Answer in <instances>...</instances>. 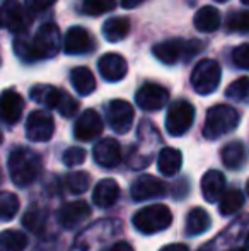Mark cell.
I'll return each instance as SVG.
<instances>
[{
	"instance_id": "6da1fadb",
	"label": "cell",
	"mask_w": 249,
	"mask_h": 251,
	"mask_svg": "<svg viewBox=\"0 0 249 251\" xmlns=\"http://www.w3.org/2000/svg\"><path fill=\"white\" fill-rule=\"evenodd\" d=\"M7 168L10 173V179L19 188L33 185L41 173V157L34 151L27 147H17L10 152Z\"/></svg>"
},
{
	"instance_id": "7a4b0ae2",
	"label": "cell",
	"mask_w": 249,
	"mask_h": 251,
	"mask_svg": "<svg viewBox=\"0 0 249 251\" xmlns=\"http://www.w3.org/2000/svg\"><path fill=\"white\" fill-rule=\"evenodd\" d=\"M120 231L121 222L118 219H101L80 232L68 251H103Z\"/></svg>"
},
{
	"instance_id": "3957f363",
	"label": "cell",
	"mask_w": 249,
	"mask_h": 251,
	"mask_svg": "<svg viewBox=\"0 0 249 251\" xmlns=\"http://www.w3.org/2000/svg\"><path fill=\"white\" fill-rule=\"evenodd\" d=\"M241 122V116L232 106L217 104L208 109L203 125V137L208 140H217L220 137L227 135L229 132L237 128Z\"/></svg>"
},
{
	"instance_id": "277c9868",
	"label": "cell",
	"mask_w": 249,
	"mask_h": 251,
	"mask_svg": "<svg viewBox=\"0 0 249 251\" xmlns=\"http://www.w3.org/2000/svg\"><path fill=\"white\" fill-rule=\"evenodd\" d=\"M203 50V43L198 40H167L157 43L152 48V53L159 62L166 65H174L178 62H189Z\"/></svg>"
},
{
	"instance_id": "5b68a950",
	"label": "cell",
	"mask_w": 249,
	"mask_h": 251,
	"mask_svg": "<svg viewBox=\"0 0 249 251\" xmlns=\"http://www.w3.org/2000/svg\"><path fill=\"white\" fill-rule=\"evenodd\" d=\"M132 222L138 232L150 236L169 227L173 224V214H171L169 207H166L162 203H156V205H149V207H143L138 212H135Z\"/></svg>"
},
{
	"instance_id": "8992f818",
	"label": "cell",
	"mask_w": 249,
	"mask_h": 251,
	"mask_svg": "<svg viewBox=\"0 0 249 251\" xmlns=\"http://www.w3.org/2000/svg\"><path fill=\"white\" fill-rule=\"evenodd\" d=\"M222 79V69L215 60L205 58L195 65L191 72V86L202 96L212 94Z\"/></svg>"
},
{
	"instance_id": "52a82bcc",
	"label": "cell",
	"mask_w": 249,
	"mask_h": 251,
	"mask_svg": "<svg viewBox=\"0 0 249 251\" xmlns=\"http://www.w3.org/2000/svg\"><path fill=\"white\" fill-rule=\"evenodd\" d=\"M193 122H195V108L191 102L180 100L174 101L167 109L166 116V130L169 135L181 137L191 128Z\"/></svg>"
},
{
	"instance_id": "ba28073f",
	"label": "cell",
	"mask_w": 249,
	"mask_h": 251,
	"mask_svg": "<svg viewBox=\"0 0 249 251\" xmlns=\"http://www.w3.org/2000/svg\"><path fill=\"white\" fill-rule=\"evenodd\" d=\"M34 51H36L38 60H50L57 56L62 47L60 29L57 24L46 23L38 29V33L33 38Z\"/></svg>"
},
{
	"instance_id": "9c48e42d",
	"label": "cell",
	"mask_w": 249,
	"mask_h": 251,
	"mask_svg": "<svg viewBox=\"0 0 249 251\" xmlns=\"http://www.w3.org/2000/svg\"><path fill=\"white\" fill-rule=\"evenodd\" d=\"M53 132L55 122L50 113L41 109L29 113L26 122V137L31 142H48L53 137Z\"/></svg>"
},
{
	"instance_id": "30bf717a",
	"label": "cell",
	"mask_w": 249,
	"mask_h": 251,
	"mask_svg": "<svg viewBox=\"0 0 249 251\" xmlns=\"http://www.w3.org/2000/svg\"><path fill=\"white\" fill-rule=\"evenodd\" d=\"M104 123L96 109H86L73 125V137L80 142H91L103 133Z\"/></svg>"
},
{
	"instance_id": "8fae6325",
	"label": "cell",
	"mask_w": 249,
	"mask_h": 251,
	"mask_svg": "<svg viewBox=\"0 0 249 251\" xmlns=\"http://www.w3.org/2000/svg\"><path fill=\"white\" fill-rule=\"evenodd\" d=\"M135 101L138 108L143 111H157L162 109L169 101V91L166 87L159 86V84H143L135 94Z\"/></svg>"
},
{
	"instance_id": "7c38bea8",
	"label": "cell",
	"mask_w": 249,
	"mask_h": 251,
	"mask_svg": "<svg viewBox=\"0 0 249 251\" xmlns=\"http://www.w3.org/2000/svg\"><path fill=\"white\" fill-rule=\"evenodd\" d=\"M133 118H135V113H133V106L128 101L113 100L108 104V122H110L113 132L120 133V135L130 132Z\"/></svg>"
},
{
	"instance_id": "4fadbf2b",
	"label": "cell",
	"mask_w": 249,
	"mask_h": 251,
	"mask_svg": "<svg viewBox=\"0 0 249 251\" xmlns=\"http://www.w3.org/2000/svg\"><path fill=\"white\" fill-rule=\"evenodd\" d=\"M130 193H132V199L135 201L160 199V197H164L167 193V185L162 181V179L157 178V176L142 175L140 178H136L135 183H133Z\"/></svg>"
},
{
	"instance_id": "5bb4252c",
	"label": "cell",
	"mask_w": 249,
	"mask_h": 251,
	"mask_svg": "<svg viewBox=\"0 0 249 251\" xmlns=\"http://www.w3.org/2000/svg\"><path fill=\"white\" fill-rule=\"evenodd\" d=\"M248 224H249V215H241V217H237L232 224L227 226V229L222 232V234L217 236V238L212 239V241H208L206 245H203L198 251H222L224 248H227V246L234 245V243L243 236V232Z\"/></svg>"
},
{
	"instance_id": "9a60e30c",
	"label": "cell",
	"mask_w": 249,
	"mask_h": 251,
	"mask_svg": "<svg viewBox=\"0 0 249 251\" xmlns=\"http://www.w3.org/2000/svg\"><path fill=\"white\" fill-rule=\"evenodd\" d=\"M89 215H91L89 205L84 200H75V201H70V203L62 205L60 210H58L57 219H58V224L63 229H75L80 224H84L89 219Z\"/></svg>"
},
{
	"instance_id": "2e32d148",
	"label": "cell",
	"mask_w": 249,
	"mask_h": 251,
	"mask_svg": "<svg viewBox=\"0 0 249 251\" xmlns=\"http://www.w3.org/2000/svg\"><path fill=\"white\" fill-rule=\"evenodd\" d=\"M63 50L68 55H86L94 50V40L86 27L73 26L67 31L63 40Z\"/></svg>"
},
{
	"instance_id": "e0dca14e",
	"label": "cell",
	"mask_w": 249,
	"mask_h": 251,
	"mask_svg": "<svg viewBox=\"0 0 249 251\" xmlns=\"http://www.w3.org/2000/svg\"><path fill=\"white\" fill-rule=\"evenodd\" d=\"M97 69H99V74L104 80H108V82H118L128 72V63L118 53H106L97 62Z\"/></svg>"
},
{
	"instance_id": "ac0fdd59",
	"label": "cell",
	"mask_w": 249,
	"mask_h": 251,
	"mask_svg": "<svg viewBox=\"0 0 249 251\" xmlns=\"http://www.w3.org/2000/svg\"><path fill=\"white\" fill-rule=\"evenodd\" d=\"M94 161L101 166V168H116L121 162V147L120 142L114 139H103L94 146L92 151Z\"/></svg>"
},
{
	"instance_id": "d6986e66",
	"label": "cell",
	"mask_w": 249,
	"mask_h": 251,
	"mask_svg": "<svg viewBox=\"0 0 249 251\" xmlns=\"http://www.w3.org/2000/svg\"><path fill=\"white\" fill-rule=\"evenodd\" d=\"M2 24L12 33H23L26 27V10L19 0H2Z\"/></svg>"
},
{
	"instance_id": "ffe728a7",
	"label": "cell",
	"mask_w": 249,
	"mask_h": 251,
	"mask_svg": "<svg viewBox=\"0 0 249 251\" xmlns=\"http://www.w3.org/2000/svg\"><path fill=\"white\" fill-rule=\"evenodd\" d=\"M0 108H2V120L7 125H14L21 120L24 111V100L17 91L5 89L2 93L0 100Z\"/></svg>"
},
{
	"instance_id": "44dd1931",
	"label": "cell",
	"mask_w": 249,
	"mask_h": 251,
	"mask_svg": "<svg viewBox=\"0 0 249 251\" xmlns=\"http://www.w3.org/2000/svg\"><path fill=\"white\" fill-rule=\"evenodd\" d=\"M118 199H120V185L114 179L108 178L96 183L92 190V201L96 207L108 208L116 203Z\"/></svg>"
},
{
	"instance_id": "7402d4cb",
	"label": "cell",
	"mask_w": 249,
	"mask_h": 251,
	"mask_svg": "<svg viewBox=\"0 0 249 251\" xmlns=\"http://www.w3.org/2000/svg\"><path fill=\"white\" fill-rule=\"evenodd\" d=\"M226 190V176L217 169H210L202 178V195L208 203H215L222 199Z\"/></svg>"
},
{
	"instance_id": "603a6c76",
	"label": "cell",
	"mask_w": 249,
	"mask_h": 251,
	"mask_svg": "<svg viewBox=\"0 0 249 251\" xmlns=\"http://www.w3.org/2000/svg\"><path fill=\"white\" fill-rule=\"evenodd\" d=\"M220 155H222L224 166H226L227 169H234V171L241 169L248 161L246 147H244V144L239 142V140H232V142L226 144L222 152H220Z\"/></svg>"
},
{
	"instance_id": "cb8c5ba5",
	"label": "cell",
	"mask_w": 249,
	"mask_h": 251,
	"mask_svg": "<svg viewBox=\"0 0 249 251\" xmlns=\"http://www.w3.org/2000/svg\"><path fill=\"white\" fill-rule=\"evenodd\" d=\"M183 164V154L174 147H164L157 157V168L164 176H174L181 169Z\"/></svg>"
},
{
	"instance_id": "d4e9b609",
	"label": "cell",
	"mask_w": 249,
	"mask_h": 251,
	"mask_svg": "<svg viewBox=\"0 0 249 251\" xmlns=\"http://www.w3.org/2000/svg\"><path fill=\"white\" fill-rule=\"evenodd\" d=\"M220 21H222V17H220L219 10L212 5H205L195 14L193 24L202 33H213V31L219 29Z\"/></svg>"
},
{
	"instance_id": "484cf974",
	"label": "cell",
	"mask_w": 249,
	"mask_h": 251,
	"mask_svg": "<svg viewBox=\"0 0 249 251\" xmlns=\"http://www.w3.org/2000/svg\"><path fill=\"white\" fill-rule=\"evenodd\" d=\"M70 82L80 96H89L96 91V79L87 67H75L70 72Z\"/></svg>"
},
{
	"instance_id": "4316f807",
	"label": "cell",
	"mask_w": 249,
	"mask_h": 251,
	"mask_svg": "<svg viewBox=\"0 0 249 251\" xmlns=\"http://www.w3.org/2000/svg\"><path fill=\"white\" fill-rule=\"evenodd\" d=\"M212 226L210 214L202 207H195L186 215V236H200Z\"/></svg>"
},
{
	"instance_id": "83f0119b",
	"label": "cell",
	"mask_w": 249,
	"mask_h": 251,
	"mask_svg": "<svg viewBox=\"0 0 249 251\" xmlns=\"http://www.w3.org/2000/svg\"><path fill=\"white\" fill-rule=\"evenodd\" d=\"M31 100L38 104H43L50 109H57L58 101L62 98V89H57L53 86H48V84H38V86L31 87L29 91Z\"/></svg>"
},
{
	"instance_id": "f1b7e54d",
	"label": "cell",
	"mask_w": 249,
	"mask_h": 251,
	"mask_svg": "<svg viewBox=\"0 0 249 251\" xmlns=\"http://www.w3.org/2000/svg\"><path fill=\"white\" fill-rule=\"evenodd\" d=\"M130 33V21L126 17H110L103 24V36L110 43H118L125 40Z\"/></svg>"
},
{
	"instance_id": "f546056e",
	"label": "cell",
	"mask_w": 249,
	"mask_h": 251,
	"mask_svg": "<svg viewBox=\"0 0 249 251\" xmlns=\"http://www.w3.org/2000/svg\"><path fill=\"white\" fill-rule=\"evenodd\" d=\"M244 205V195L241 190L237 188H232V190H227L224 192L222 199H220V203H219V210L222 215H232L236 212H239Z\"/></svg>"
},
{
	"instance_id": "4dcf8cb0",
	"label": "cell",
	"mask_w": 249,
	"mask_h": 251,
	"mask_svg": "<svg viewBox=\"0 0 249 251\" xmlns=\"http://www.w3.org/2000/svg\"><path fill=\"white\" fill-rule=\"evenodd\" d=\"M27 246V236L21 231L7 229L0 234V251H24Z\"/></svg>"
},
{
	"instance_id": "1f68e13d",
	"label": "cell",
	"mask_w": 249,
	"mask_h": 251,
	"mask_svg": "<svg viewBox=\"0 0 249 251\" xmlns=\"http://www.w3.org/2000/svg\"><path fill=\"white\" fill-rule=\"evenodd\" d=\"M14 51H16V55L19 56L23 62L33 63L38 60L36 51H34L33 40H29V38L23 33H19V36L14 40Z\"/></svg>"
},
{
	"instance_id": "d6a6232c",
	"label": "cell",
	"mask_w": 249,
	"mask_h": 251,
	"mask_svg": "<svg viewBox=\"0 0 249 251\" xmlns=\"http://www.w3.org/2000/svg\"><path fill=\"white\" fill-rule=\"evenodd\" d=\"M91 186V176L86 171H73L67 176V188L72 195H82Z\"/></svg>"
},
{
	"instance_id": "836d02e7",
	"label": "cell",
	"mask_w": 249,
	"mask_h": 251,
	"mask_svg": "<svg viewBox=\"0 0 249 251\" xmlns=\"http://www.w3.org/2000/svg\"><path fill=\"white\" fill-rule=\"evenodd\" d=\"M19 210V199L12 192H2L0 195V217L3 222H9L16 217Z\"/></svg>"
},
{
	"instance_id": "e575fe53",
	"label": "cell",
	"mask_w": 249,
	"mask_h": 251,
	"mask_svg": "<svg viewBox=\"0 0 249 251\" xmlns=\"http://www.w3.org/2000/svg\"><path fill=\"white\" fill-rule=\"evenodd\" d=\"M45 222H46V210H41V207H31L23 217V226L31 232H40V229L45 227Z\"/></svg>"
},
{
	"instance_id": "d590c367",
	"label": "cell",
	"mask_w": 249,
	"mask_h": 251,
	"mask_svg": "<svg viewBox=\"0 0 249 251\" xmlns=\"http://www.w3.org/2000/svg\"><path fill=\"white\" fill-rule=\"evenodd\" d=\"M226 98L237 102L249 101V77H239L226 89Z\"/></svg>"
},
{
	"instance_id": "8d00e7d4",
	"label": "cell",
	"mask_w": 249,
	"mask_h": 251,
	"mask_svg": "<svg viewBox=\"0 0 249 251\" xmlns=\"http://www.w3.org/2000/svg\"><path fill=\"white\" fill-rule=\"evenodd\" d=\"M227 29L230 33H249V10H237L227 17Z\"/></svg>"
},
{
	"instance_id": "74e56055",
	"label": "cell",
	"mask_w": 249,
	"mask_h": 251,
	"mask_svg": "<svg viewBox=\"0 0 249 251\" xmlns=\"http://www.w3.org/2000/svg\"><path fill=\"white\" fill-rule=\"evenodd\" d=\"M114 0H84L82 12L87 16H101L114 9Z\"/></svg>"
},
{
	"instance_id": "f35d334b",
	"label": "cell",
	"mask_w": 249,
	"mask_h": 251,
	"mask_svg": "<svg viewBox=\"0 0 249 251\" xmlns=\"http://www.w3.org/2000/svg\"><path fill=\"white\" fill-rule=\"evenodd\" d=\"M57 109L62 116L72 118V116H75L77 111H79V102H77V100H73L70 94H67L65 91H62V98H60V101H58Z\"/></svg>"
},
{
	"instance_id": "ab89813d",
	"label": "cell",
	"mask_w": 249,
	"mask_h": 251,
	"mask_svg": "<svg viewBox=\"0 0 249 251\" xmlns=\"http://www.w3.org/2000/svg\"><path fill=\"white\" fill-rule=\"evenodd\" d=\"M86 151L82 147H70L63 152V164L68 166V168H75V166L82 164L86 161Z\"/></svg>"
},
{
	"instance_id": "60d3db41",
	"label": "cell",
	"mask_w": 249,
	"mask_h": 251,
	"mask_svg": "<svg viewBox=\"0 0 249 251\" xmlns=\"http://www.w3.org/2000/svg\"><path fill=\"white\" fill-rule=\"evenodd\" d=\"M232 62L236 67L249 70V43H243L232 50Z\"/></svg>"
},
{
	"instance_id": "b9f144b4",
	"label": "cell",
	"mask_w": 249,
	"mask_h": 251,
	"mask_svg": "<svg viewBox=\"0 0 249 251\" xmlns=\"http://www.w3.org/2000/svg\"><path fill=\"white\" fill-rule=\"evenodd\" d=\"M57 0H26V9L29 14H38L55 5Z\"/></svg>"
},
{
	"instance_id": "7bdbcfd3",
	"label": "cell",
	"mask_w": 249,
	"mask_h": 251,
	"mask_svg": "<svg viewBox=\"0 0 249 251\" xmlns=\"http://www.w3.org/2000/svg\"><path fill=\"white\" fill-rule=\"evenodd\" d=\"M189 192V186H188V181L186 179H181L180 183H176L173 188V197L174 199H183V197H186Z\"/></svg>"
},
{
	"instance_id": "ee69618b",
	"label": "cell",
	"mask_w": 249,
	"mask_h": 251,
	"mask_svg": "<svg viewBox=\"0 0 249 251\" xmlns=\"http://www.w3.org/2000/svg\"><path fill=\"white\" fill-rule=\"evenodd\" d=\"M110 251H135L132 248V245H128L126 241H116L110 248Z\"/></svg>"
},
{
	"instance_id": "f6af8a7d",
	"label": "cell",
	"mask_w": 249,
	"mask_h": 251,
	"mask_svg": "<svg viewBox=\"0 0 249 251\" xmlns=\"http://www.w3.org/2000/svg\"><path fill=\"white\" fill-rule=\"evenodd\" d=\"M160 251H189L186 245H181V243H173V245H167L164 248H160Z\"/></svg>"
},
{
	"instance_id": "bcb514c9",
	"label": "cell",
	"mask_w": 249,
	"mask_h": 251,
	"mask_svg": "<svg viewBox=\"0 0 249 251\" xmlns=\"http://www.w3.org/2000/svg\"><path fill=\"white\" fill-rule=\"evenodd\" d=\"M143 2H147V0H121V7L123 9H135V7L142 5Z\"/></svg>"
},
{
	"instance_id": "7dc6e473",
	"label": "cell",
	"mask_w": 249,
	"mask_h": 251,
	"mask_svg": "<svg viewBox=\"0 0 249 251\" xmlns=\"http://www.w3.org/2000/svg\"><path fill=\"white\" fill-rule=\"evenodd\" d=\"M246 193L249 195V179H248V183H246Z\"/></svg>"
},
{
	"instance_id": "c3c4849f",
	"label": "cell",
	"mask_w": 249,
	"mask_h": 251,
	"mask_svg": "<svg viewBox=\"0 0 249 251\" xmlns=\"http://www.w3.org/2000/svg\"><path fill=\"white\" fill-rule=\"evenodd\" d=\"M246 248H249V234H248V238H246Z\"/></svg>"
},
{
	"instance_id": "681fc988",
	"label": "cell",
	"mask_w": 249,
	"mask_h": 251,
	"mask_svg": "<svg viewBox=\"0 0 249 251\" xmlns=\"http://www.w3.org/2000/svg\"><path fill=\"white\" fill-rule=\"evenodd\" d=\"M241 2H243L244 5H249V0H241Z\"/></svg>"
},
{
	"instance_id": "f907efd6",
	"label": "cell",
	"mask_w": 249,
	"mask_h": 251,
	"mask_svg": "<svg viewBox=\"0 0 249 251\" xmlns=\"http://www.w3.org/2000/svg\"><path fill=\"white\" fill-rule=\"evenodd\" d=\"M230 251H244L243 248H234V250H230Z\"/></svg>"
},
{
	"instance_id": "816d5d0a",
	"label": "cell",
	"mask_w": 249,
	"mask_h": 251,
	"mask_svg": "<svg viewBox=\"0 0 249 251\" xmlns=\"http://www.w3.org/2000/svg\"><path fill=\"white\" fill-rule=\"evenodd\" d=\"M215 2H227V0H215Z\"/></svg>"
}]
</instances>
